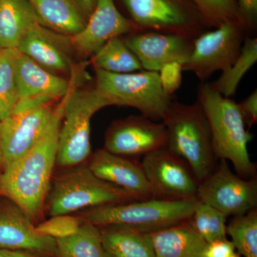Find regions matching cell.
<instances>
[{
  "label": "cell",
  "instance_id": "11",
  "mask_svg": "<svg viewBox=\"0 0 257 257\" xmlns=\"http://www.w3.org/2000/svg\"><path fill=\"white\" fill-rule=\"evenodd\" d=\"M143 170L155 198H197L199 181L188 164L167 147L143 157Z\"/></svg>",
  "mask_w": 257,
  "mask_h": 257
},
{
  "label": "cell",
  "instance_id": "35",
  "mask_svg": "<svg viewBox=\"0 0 257 257\" xmlns=\"http://www.w3.org/2000/svg\"><path fill=\"white\" fill-rule=\"evenodd\" d=\"M246 31L254 29L257 17V0H236Z\"/></svg>",
  "mask_w": 257,
  "mask_h": 257
},
{
  "label": "cell",
  "instance_id": "36",
  "mask_svg": "<svg viewBox=\"0 0 257 257\" xmlns=\"http://www.w3.org/2000/svg\"><path fill=\"white\" fill-rule=\"evenodd\" d=\"M0 257H52L39 254V253L28 252V251H13V250L0 248Z\"/></svg>",
  "mask_w": 257,
  "mask_h": 257
},
{
  "label": "cell",
  "instance_id": "7",
  "mask_svg": "<svg viewBox=\"0 0 257 257\" xmlns=\"http://www.w3.org/2000/svg\"><path fill=\"white\" fill-rule=\"evenodd\" d=\"M95 87L110 100L111 105L135 108L157 121L163 119L172 104V97L161 85L158 72L115 74L95 69Z\"/></svg>",
  "mask_w": 257,
  "mask_h": 257
},
{
  "label": "cell",
  "instance_id": "40",
  "mask_svg": "<svg viewBox=\"0 0 257 257\" xmlns=\"http://www.w3.org/2000/svg\"><path fill=\"white\" fill-rule=\"evenodd\" d=\"M2 50H3V49H2V47H0V53H1V51H2Z\"/></svg>",
  "mask_w": 257,
  "mask_h": 257
},
{
  "label": "cell",
  "instance_id": "26",
  "mask_svg": "<svg viewBox=\"0 0 257 257\" xmlns=\"http://www.w3.org/2000/svg\"><path fill=\"white\" fill-rule=\"evenodd\" d=\"M257 62V38L246 37L239 55L232 64L221 72L220 77L211 83L221 95L231 97L236 94L241 79Z\"/></svg>",
  "mask_w": 257,
  "mask_h": 257
},
{
  "label": "cell",
  "instance_id": "39",
  "mask_svg": "<svg viewBox=\"0 0 257 257\" xmlns=\"http://www.w3.org/2000/svg\"><path fill=\"white\" fill-rule=\"evenodd\" d=\"M1 131H2V121H0V135H1Z\"/></svg>",
  "mask_w": 257,
  "mask_h": 257
},
{
  "label": "cell",
  "instance_id": "24",
  "mask_svg": "<svg viewBox=\"0 0 257 257\" xmlns=\"http://www.w3.org/2000/svg\"><path fill=\"white\" fill-rule=\"evenodd\" d=\"M94 69L115 74H126L143 70L138 57L121 37L106 42L92 57Z\"/></svg>",
  "mask_w": 257,
  "mask_h": 257
},
{
  "label": "cell",
  "instance_id": "10",
  "mask_svg": "<svg viewBox=\"0 0 257 257\" xmlns=\"http://www.w3.org/2000/svg\"><path fill=\"white\" fill-rule=\"evenodd\" d=\"M137 31L152 30L196 38L204 30L188 0H122ZM196 10V9H195Z\"/></svg>",
  "mask_w": 257,
  "mask_h": 257
},
{
  "label": "cell",
  "instance_id": "8",
  "mask_svg": "<svg viewBox=\"0 0 257 257\" xmlns=\"http://www.w3.org/2000/svg\"><path fill=\"white\" fill-rule=\"evenodd\" d=\"M247 32L241 25L226 24L203 32L193 40L192 52L183 64L201 83L216 72H223L237 58Z\"/></svg>",
  "mask_w": 257,
  "mask_h": 257
},
{
  "label": "cell",
  "instance_id": "9",
  "mask_svg": "<svg viewBox=\"0 0 257 257\" xmlns=\"http://www.w3.org/2000/svg\"><path fill=\"white\" fill-rule=\"evenodd\" d=\"M197 199L226 215L246 214L257 207L256 178L245 179L221 160L198 186Z\"/></svg>",
  "mask_w": 257,
  "mask_h": 257
},
{
  "label": "cell",
  "instance_id": "20",
  "mask_svg": "<svg viewBox=\"0 0 257 257\" xmlns=\"http://www.w3.org/2000/svg\"><path fill=\"white\" fill-rule=\"evenodd\" d=\"M150 235L157 257H203L207 245L193 227L190 219Z\"/></svg>",
  "mask_w": 257,
  "mask_h": 257
},
{
  "label": "cell",
  "instance_id": "12",
  "mask_svg": "<svg viewBox=\"0 0 257 257\" xmlns=\"http://www.w3.org/2000/svg\"><path fill=\"white\" fill-rule=\"evenodd\" d=\"M15 75L20 99L13 112H25L53 104L62 99L72 86V78L67 80L52 73L18 50Z\"/></svg>",
  "mask_w": 257,
  "mask_h": 257
},
{
  "label": "cell",
  "instance_id": "27",
  "mask_svg": "<svg viewBox=\"0 0 257 257\" xmlns=\"http://www.w3.org/2000/svg\"><path fill=\"white\" fill-rule=\"evenodd\" d=\"M188 1L197 10L203 24L207 28H219L226 24L241 25L244 28L236 0Z\"/></svg>",
  "mask_w": 257,
  "mask_h": 257
},
{
  "label": "cell",
  "instance_id": "13",
  "mask_svg": "<svg viewBox=\"0 0 257 257\" xmlns=\"http://www.w3.org/2000/svg\"><path fill=\"white\" fill-rule=\"evenodd\" d=\"M167 143L163 123L141 114L113 123L106 131L104 149L120 156L145 157L167 147Z\"/></svg>",
  "mask_w": 257,
  "mask_h": 257
},
{
  "label": "cell",
  "instance_id": "38",
  "mask_svg": "<svg viewBox=\"0 0 257 257\" xmlns=\"http://www.w3.org/2000/svg\"><path fill=\"white\" fill-rule=\"evenodd\" d=\"M229 257H241V256H240L239 253H238L237 252H236V251H235V252L234 253H233V254L231 255V256H229Z\"/></svg>",
  "mask_w": 257,
  "mask_h": 257
},
{
  "label": "cell",
  "instance_id": "6",
  "mask_svg": "<svg viewBox=\"0 0 257 257\" xmlns=\"http://www.w3.org/2000/svg\"><path fill=\"white\" fill-rule=\"evenodd\" d=\"M197 202L151 198L86 209L82 219L97 226L125 225L152 233L188 220Z\"/></svg>",
  "mask_w": 257,
  "mask_h": 257
},
{
  "label": "cell",
  "instance_id": "1",
  "mask_svg": "<svg viewBox=\"0 0 257 257\" xmlns=\"http://www.w3.org/2000/svg\"><path fill=\"white\" fill-rule=\"evenodd\" d=\"M67 95L55 106L52 119L35 146L0 175L1 194L21 208L32 221L41 212L50 192Z\"/></svg>",
  "mask_w": 257,
  "mask_h": 257
},
{
  "label": "cell",
  "instance_id": "16",
  "mask_svg": "<svg viewBox=\"0 0 257 257\" xmlns=\"http://www.w3.org/2000/svg\"><path fill=\"white\" fill-rule=\"evenodd\" d=\"M135 31V25L120 13L114 0H98L84 28L69 38L79 53L92 57L111 39Z\"/></svg>",
  "mask_w": 257,
  "mask_h": 257
},
{
  "label": "cell",
  "instance_id": "4",
  "mask_svg": "<svg viewBox=\"0 0 257 257\" xmlns=\"http://www.w3.org/2000/svg\"><path fill=\"white\" fill-rule=\"evenodd\" d=\"M73 69L72 83L64 104L56 165L69 168L85 163L92 155L91 120L98 111L111 105L95 87L79 89V74Z\"/></svg>",
  "mask_w": 257,
  "mask_h": 257
},
{
  "label": "cell",
  "instance_id": "34",
  "mask_svg": "<svg viewBox=\"0 0 257 257\" xmlns=\"http://www.w3.org/2000/svg\"><path fill=\"white\" fill-rule=\"evenodd\" d=\"M235 251L232 242L226 238L207 243L203 257H229Z\"/></svg>",
  "mask_w": 257,
  "mask_h": 257
},
{
  "label": "cell",
  "instance_id": "32",
  "mask_svg": "<svg viewBox=\"0 0 257 257\" xmlns=\"http://www.w3.org/2000/svg\"><path fill=\"white\" fill-rule=\"evenodd\" d=\"M183 72V64L177 62L165 64L159 71L161 85L167 95L172 97L181 87Z\"/></svg>",
  "mask_w": 257,
  "mask_h": 257
},
{
  "label": "cell",
  "instance_id": "17",
  "mask_svg": "<svg viewBox=\"0 0 257 257\" xmlns=\"http://www.w3.org/2000/svg\"><path fill=\"white\" fill-rule=\"evenodd\" d=\"M8 200L0 205V248L57 257L55 240L39 232L23 209Z\"/></svg>",
  "mask_w": 257,
  "mask_h": 257
},
{
  "label": "cell",
  "instance_id": "18",
  "mask_svg": "<svg viewBox=\"0 0 257 257\" xmlns=\"http://www.w3.org/2000/svg\"><path fill=\"white\" fill-rule=\"evenodd\" d=\"M87 165L99 179L124 189L137 200L155 198L141 162L101 149L93 153Z\"/></svg>",
  "mask_w": 257,
  "mask_h": 257
},
{
  "label": "cell",
  "instance_id": "19",
  "mask_svg": "<svg viewBox=\"0 0 257 257\" xmlns=\"http://www.w3.org/2000/svg\"><path fill=\"white\" fill-rule=\"evenodd\" d=\"M70 38L37 23L20 40L16 50L54 74L72 73L67 47Z\"/></svg>",
  "mask_w": 257,
  "mask_h": 257
},
{
  "label": "cell",
  "instance_id": "23",
  "mask_svg": "<svg viewBox=\"0 0 257 257\" xmlns=\"http://www.w3.org/2000/svg\"><path fill=\"white\" fill-rule=\"evenodd\" d=\"M37 23L28 0H0V47L17 49L24 35Z\"/></svg>",
  "mask_w": 257,
  "mask_h": 257
},
{
  "label": "cell",
  "instance_id": "30",
  "mask_svg": "<svg viewBox=\"0 0 257 257\" xmlns=\"http://www.w3.org/2000/svg\"><path fill=\"white\" fill-rule=\"evenodd\" d=\"M226 217L220 211L197 199L190 221L201 237L209 243L227 238Z\"/></svg>",
  "mask_w": 257,
  "mask_h": 257
},
{
  "label": "cell",
  "instance_id": "21",
  "mask_svg": "<svg viewBox=\"0 0 257 257\" xmlns=\"http://www.w3.org/2000/svg\"><path fill=\"white\" fill-rule=\"evenodd\" d=\"M42 26L71 37L85 26L87 18L74 0H28Z\"/></svg>",
  "mask_w": 257,
  "mask_h": 257
},
{
  "label": "cell",
  "instance_id": "28",
  "mask_svg": "<svg viewBox=\"0 0 257 257\" xmlns=\"http://www.w3.org/2000/svg\"><path fill=\"white\" fill-rule=\"evenodd\" d=\"M226 234L243 257H257V209L234 216L226 224Z\"/></svg>",
  "mask_w": 257,
  "mask_h": 257
},
{
  "label": "cell",
  "instance_id": "33",
  "mask_svg": "<svg viewBox=\"0 0 257 257\" xmlns=\"http://www.w3.org/2000/svg\"><path fill=\"white\" fill-rule=\"evenodd\" d=\"M238 106L246 126L251 127L257 121V91L253 90Z\"/></svg>",
  "mask_w": 257,
  "mask_h": 257
},
{
  "label": "cell",
  "instance_id": "5",
  "mask_svg": "<svg viewBox=\"0 0 257 257\" xmlns=\"http://www.w3.org/2000/svg\"><path fill=\"white\" fill-rule=\"evenodd\" d=\"M135 200L124 189L96 177L85 162L67 168L52 181L46 201L52 216Z\"/></svg>",
  "mask_w": 257,
  "mask_h": 257
},
{
  "label": "cell",
  "instance_id": "31",
  "mask_svg": "<svg viewBox=\"0 0 257 257\" xmlns=\"http://www.w3.org/2000/svg\"><path fill=\"white\" fill-rule=\"evenodd\" d=\"M83 219L72 214H60L50 216V219L36 226L37 231L55 240L65 239L77 232Z\"/></svg>",
  "mask_w": 257,
  "mask_h": 257
},
{
  "label": "cell",
  "instance_id": "2",
  "mask_svg": "<svg viewBox=\"0 0 257 257\" xmlns=\"http://www.w3.org/2000/svg\"><path fill=\"white\" fill-rule=\"evenodd\" d=\"M197 91V101L209 122L217 160L231 162L243 178H256V165L248 149L253 135L246 128L237 103L221 95L211 83H201Z\"/></svg>",
  "mask_w": 257,
  "mask_h": 257
},
{
  "label": "cell",
  "instance_id": "37",
  "mask_svg": "<svg viewBox=\"0 0 257 257\" xmlns=\"http://www.w3.org/2000/svg\"><path fill=\"white\" fill-rule=\"evenodd\" d=\"M98 0H74L86 18H89L95 8Z\"/></svg>",
  "mask_w": 257,
  "mask_h": 257
},
{
  "label": "cell",
  "instance_id": "3",
  "mask_svg": "<svg viewBox=\"0 0 257 257\" xmlns=\"http://www.w3.org/2000/svg\"><path fill=\"white\" fill-rule=\"evenodd\" d=\"M167 132V147L183 159L201 182L214 170L210 127L198 101L192 104L172 101L162 120Z\"/></svg>",
  "mask_w": 257,
  "mask_h": 257
},
{
  "label": "cell",
  "instance_id": "22",
  "mask_svg": "<svg viewBox=\"0 0 257 257\" xmlns=\"http://www.w3.org/2000/svg\"><path fill=\"white\" fill-rule=\"evenodd\" d=\"M99 227L106 257H157L150 233L125 225Z\"/></svg>",
  "mask_w": 257,
  "mask_h": 257
},
{
  "label": "cell",
  "instance_id": "29",
  "mask_svg": "<svg viewBox=\"0 0 257 257\" xmlns=\"http://www.w3.org/2000/svg\"><path fill=\"white\" fill-rule=\"evenodd\" d=\"M16 49H3L0 53V121L13 112L20 96L16 75Z\"/></svg>",
  "mask_w": 257,
  "mask_h": 257
},
{
  "label": "cell",
  "instance_id": "25",
  "mask_svg": "<svg viewBox=\"0 0 257 257\" xmlns=\"http://www.w3.org/2000/svg\"><path fill=\"white\" fill-rule=\"evenodd\" d=\"M55 241L57 257H106L99 226L88 221L72 236Z\"/></svg>",
  "mask_w": 257,
  "mask_h": 257
},
{
  "label": "cell",
  "instance_id": "14",
  "mask_svg": "<svg viewBox=\"0 0 257 257\" xmlns=\"http://www.w3.org/2000/svg\"><path fill=\"white\" fill-rule=\"evenodd\" d=\"M53 104L25 112H13L2 121L0 168L21 158L35 146L55 113Z\"/></svg>",
  "mask_w": 257,
  "mask_h": 257
},
{
  "label": "cell",
  "instance_id": "15",
  "mask_svg": "<svg viewBox=\"0 0 257 257\" xmlns=\"http://www.w3.org/2000/svg\"><path fill=\"white\" fill-rule=\"evenodd\" d=\"M123 39L138 57L143 70L153 72H159L171 62L185 63L194 40L182 35L152 30L133 32Z\"/></svg>",
  "mask_w": 257,
  "mask_h": 257
}]
</instances>
